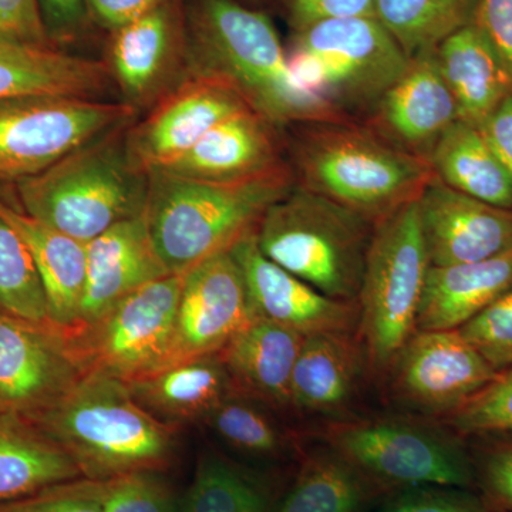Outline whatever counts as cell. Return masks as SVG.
I'll return each mask as SVG.
<instances>
[{
	"label": "cell",
	"instance_id": "1",
	"mask_svg": "<svg viewBox=\"0 0 512 512\" xmlns=\"http://www.w3.org/2000/svg\"><path fill=\"white\" fill-rule=\"evenodd\" d=\"M92 481L158 471L173 457L177 427L136 402L123 380L90 370L46 410L30 417Z\"/></svg>",
	"mask_w": 512,
	"mask_h": 512
},
{
	"label": "cell",
	"instance_id": "2",
	"mask_svg": "<svg viewBox=\"0 0 512 512\" xmlns=\"http://www.w3.org/2000/svg\"><path fill=\"white\" fill-rule=\"evenodd\" d=\"M147 171L144 220L157 255L175 275L256 231L266 211L292 190L279 168L229 183Z\"/></svg>",
	"mask_w": 512,
	"mask_h": 512
},
{
	"label": "cell",
	"instance_id": "3",
	"mask_svg": "<svg viewBox=\"0 0 512 512\" xmlns=\"http://www.w3.org/2000/svg\"><path fill=\"white\" fill-rule=\"evenodd\" d=\"M188 23L204 74L234 87L269 124L332 117L333 106L296 80L264 13L234 0H197Z\"/></svg>",
	"mask_w": 512,
	"mask_h": 512
},
{
	"label": "cell",
	"instance_id": "4",
	"mask_svg": "<svg viewBox=\"0 0 512 512\" xmlns=\"http://www.w3.org/2000/svg\"><path fill=\"white\" fill-rule=\"evenodd\" d=\"M96 138L42 173L16 181L26 214L76 241L99 237L144 214L148 171L117 133Z\"/></svg>",
	"mask_w": 512,
	"mask_h": 512
},
{
	"label": "cell",
	"instance_id": "5",
	"mask_svg": "<svg viewBox=\"0 0 512 512\" xmlns=\"http://www.w3.org/2000/svg\"><path fill=\"white\" fill-rule=\"evenodd\" d=\"M376 222L299 187L259 222L262 254L323 295L357 303Z\"/></svg>",
	"mask_w": 512,
	"mask_h": 512
},
{
	"label": "cell",
	"instance_id": "6",
	"mask_svg": "<svg viewBox=\"0 0 512 512\" xmlns=\"http://www.w3.org/2000/svg\"><path fill=\"white\" fill-rule=\"evenodd\" d=\"M430 268L416 200L376 222L360 286L359 336L373 372L386 373L417 332V313Z\"/></svg>",
	"mask_w": 512,
	"mask_h": 512
},
{
	"label": "cell",
	"instance_id": "7",
	"mask_svg": "<svg viewBox=\"0 0 512 512\" xmlns=\"http://www.w3.org/2000/svg\"><path fill=\"white\" fill-rule=\"evenodd\" d=\"M309 136L299 151L305 187L369 220L416 200L433 180L427 161L365 131L330 128Z\"/></svg>",
	"mask_w": 512,
	"mask_h": 512
},
{
	"label": "cell",
	"instance_id": "8",
	"mask_svg": "<svg viewBox=\"0 0 512 512\" xmlns=\"http://www.w3.org/2000/svg\"><path fill=\"white\" fill-rule=\"evenodd\" d=\"M322 440L380 491L441 485L476 488L473 460L441 427L420 417H375L329 424Z\"/></svg>",
	"mask_w": 512,
	"mask_h": 512
},
{
	"label": "cell",
	"instance_id": "9",
	"mask_svg": "<svg viewBox=\"0 0 512 512\" xmlns=\"http://www.w3.org/2000/svg\"><path fill=\"white\" fill-rule=\"evenodd\" d=\"M288 60L303 89L333 106L380 101L412 59L376 16H363L299 30Z\"/></svg>",
	"mask_w": 512,
	"mask_h": 512
},
{
	"label": "cell",
	"instance_id": "10",
	"mask_svg": "<svg viewBox=\"0 0 512 512\" xmlns=\"http://www.w3.org/2000/svg\"><path fill=\"white\" fill-rule=\"evenodd\" d=\"M181 286L183 275H165L128 293L92 325L67 332L84 370L130 383L178 362Z\"/></svg>",
	"mask_w": 512,
	"mask_h": 512
},
{
	"label": "cell",
	"instance_id": "11",
	"mask_svg": "<svg viewBox=\"0 0 512 512\" xmlns=\"http://www.w3.org/2000/svg\"><path fill=\"white\" fill-rule=\"evenodd\" d=\"M124 103L26 97L0 101V180L42 173L77 148L126 126Z\"/></svg>",
	"mask_w": 512,
	"mask_h": 512
},
{
	"label": "cell",
	"instance_id": "12",
	"mask_svg": "<svg viewBox=\"0 0 512 512\" xmlns=\"http://www.w3.org/2000/svg\"><path fill=\"white\" fill-rule=\"evenodd\" d=\"M390 400L410 416L444 419L498 372L460 330H417L387 369Z\"/></svg>",
	"mask_w": 512,
	"mask_h": 512
},
{
	"label": "cell",
	"instance_id": "13",
	"mask_svg": "<svg viewBox=\"0 0 512 512\" xmlns=\"http://www.w3.org/2000/svg\"><path fill=\"white\" fill-rule=\"evenodd\" d=\"M86 373L69 333L0 311V413L30 419Z\"/></svg>",
	"mask_w": 512,
	"mask_h": 512
},
{
	"label": "cell",
	"instance_id": "14",
	"mask_svg": "<svg viewBox=\"0 0 512 512\" xmlns=\"http://www.w3.org/2000/svg\"><path fill=\"white\" fill-rule=\"evenodd\" d=\"M247 284L252 312L303 338L357 333L359 306L323 295L262 254L255 231L229 248Z\"/></svg>",
	"mask_w": 512,
	"mask_h": 512
},
{
	"label": "cell",
	"instance_id": "15",
	"mask_svg": "<svg viewBox=\"0 0 512 512\" xmlns=\"http://www.w3.org/2000/svg\"><path fill=\"white\" fill-rule=\"evenodd\" d=\"M254 318L244 275L231 251L204 259L183 274L178 360L221 352Z\"/></svg>",
	"mask_w": 512,
	"mask_h": 512
},
{
	"label": "cell",
	"instance_id": "16",
	"mask_svg": "<svg viewBox=\"0 0 512 512\" xmlns=\"http://www.w3.org/2000/svg\"><path fill=\"white\" fill-rule=\"evenodd\" d=\"M430 266L470 264L512 248V210L431 180L417 198Z\"/></svg>",
	"mask_w": 512,
	"mask_h": 512
},
{
	"label": "cell",
	"instance_id": "17",
	"mask_svg": "<svg viewBox=\"0 0 512 512\" xmlns=\"http://www.w3.org/2000/svg\"><path fill=\"white\" fill-rule=\"evenodd\" d=\"M248 109L251 107L234 87L202 74L161 104L138 128L131 138V153L146 170L161 167L191 150L221 121Z\"/></svg>",
	"mask_w": 512,
	"mask_h": 512
},
{
	"label": "cell",
	"instance_id": "18",
	"mask_svg": "<svg viewBox=\"0 0 512 512\" xmlns=\"http://www.w3.org/2000/svg\"><path fill=\"white\" fill-rule=\"evenodd\" d=\"M84 248L86 276L77 329L92 325L128 293L170 274L154 249L144 215L114 225Z\"/></svg>",
	"mask_w": 512,
	"mask_h": 512
},
{
	"label": "cell",
	"instance_id": "19",
	"mask_svg": "<svg viewBox=\"0 0 512 512\" xmlns=\"http://www.w3.org/2000/svg\"><path fill=\"white\" fill-rule=\"evenodd\" d=\"M365 360L357 333L305 338L292 373L289 410L318 419H342L359 393Z\"/></svg>",
	"mask_w": 512,
	"mask_h": 512
},
{
	"label": "cell",
	"instance_id": "20",
	"mask_svg": "<svg viewBox=\"0 0 512 512\" xmlns=\"http://www.w3.org/2000/svg\"><path fill=\"white\" fill-rule=\"evenodd\" d=\"M113 72L106 63L49 45L0 37V101L26 97L100 100Z\"/></svg>",
	"mask_w": 512,
	"mask_h": 512
},
{
	"label": "cell",
	"instance_id": "21",
	"mask_svg": "<svg viewBox=\"0 0 512 512\" xmlns=\"http://www.w3.org/2000/svg\"><path fill=\"white\" fill-rule=\"evenodd\" d=\"M266 124L268 121L254 110L239 111L208 131L183 156L151 170L215 183L264 174L276 168L275 148Z\"/></svg>",
	"mask_w": 512,
	"mask_h": 512
},
{
	"label": "cell",
	"instance_id": "22",
	"mask_svg": "<svg viewBox=\"0 0 512 512\" xmlns=\"http://www.w3.org/2000/svg\"><path fill=\"white\" fill-rule=\"evenodd\" d=\"M303 340L299 333L255 316L218 353L237 392L289 410L292 373Z\"/></svg>",
	"mask_w": 512,
	"mask_h": 512
},
{
	"label": "cell",
	"instance_id": "23",
	"mask_svg": "<svg viewBox=\"0 0 512 512\" xmlns=\"http://www.w3.org/2000/svg\"><path fill=\"white\" fill-rule=\"evenodd\" d=\"M126 384L141 407L174 427L205 421L235 392L220 353L178 360Z\"/></svg>",
	"mask_w": 512,
	"mask_h": 512
},
{
	"label": "cell",
	"instance_id": "24",
	"mask_svg": "<svg viewBox=\"0 0 512 512\" xmlns=\"http://www.w3.org/2000/svg\"><path fill=\"white\" fill-rule=\"evenodd\" d=\"M512 288V248L483 261L430 266L417 330H457Z\"/></svg>",
	"mask_w": 512,
	"mask_h": 512
},
{
	"label": "cell",
	"instance_id": "25",
	"mask_svg": "<svg viewBox=\"0 0 512 512\" xmlns=\"http://www.w3.org/2000/svg\"><path fill=\"white\" fill-rule=\"evenodd\" d=\"M0 217L9 222L28 247L45 288L49 319L72 333L79 326V308L86 276V248L49 225L0 198Z\"/></svg>",
	"mask_w": 512,
	"mask_h": 512
},
{
	"label": "cell",
	"instance_id": "26",
	"mask_svg": "<svg viewBox=\"0 0 512 512\" xmlns=\"http://www.w3.org/2000/svg\"><path fill=\"white\" fill-rule=\"evenodd\" d=\"M434 50L413 57L403 76L380 99L384 126L412 148H433L460 119Z\"/></svg>",
	"mask_w": 512,
	"mask_h": 512
},
{
	"label": "cell",
	"instance_id": "27",
	"mask_svg": "<svg viewBox=\"0 0 512 512\" xmlns=\"http://www.w3.org/2000/svg\"><path fill=\"white\" fill-rule=\"evenodd\" d=\"M434 53L460 120L480 127L512 93L503 64L474 23L448 36Z\"/></svg>",
	"mask_w": 512,
	"mask_h": 512
},
{
	"label": "cell",
	"instance_id": "28",
	"mask_svg": "<svg viewBox=\"0 0 512 512\" xmlns=\"http://www.w3.org/2000/svg\"><path fill=\"white\" fill-rule=\"evenodd\" d=\"M82 477L76 463L33 421L0 413V504Z\"/></svg>",
	"mask_w": 512,
	"mask_h": 512
},
{
	"label": "cell",
	"instance_id": "29",
	"mask_svg": "<svg viewBox=\"0 0 512 512\" xmlns=\"http://www.w3.org/2000/svg\"><path fill=\"white\" fill-rule=\"evenodd\" d=\"M430 167L447 187L494 207L512 210V180L480 128L458 119L441 134Z\"/></svg>",
	"mask_w": 512,
	"mask_h": 512
},
{
	"label": "cell",
	"instance_id": "30",
	"mask_svg": "<svg viewBox=\"0 0 512 512\" xmlns=\"http://www.w3.org/2000/svg\"><path fill=\"white\" fill-rule=\"evenodd\" d=\"M379 493L359 468L322 440L303 457L295 483L275 512H362Z\"/></svg>",
	"mask_w": 512,
	"mask_h": 512
},
{
	"label": "cell",
	"instance_id": "31",
	"mask_svg": "<svg viewBox=\"0 0 512 512\" xmlns=\"http://www.w3.org/2000/svg\"><path fill=\"white\" fill-rule=\"evenodd\" d=\"M177 36V18L171 0L117 30L113 72L131 96L147 92L163 70Z\"/></svg>",
	"mask_w": 512,
	"mask_h": 512
},
{
	"label": "cell",
	"instance_id": "32",
	"mask_svg": "<svg viewBox=\"0 0 512 512\" xmlns=\"http://www.w3.org/2000/svg\"><path fill=\"white\" fill-rule=\"evenodd\" d=\"M477 0H376L375 15L409 59L473 23Z\"/></svg>",
	"mask_w": 512,
	"mask_h": 512
},
{
	"label": "cell",
	"instance_id": "33",
	"mask_svg": "<svg viewBox=\"0 0 512 512\" xmlns=\"http://www.w3.org/2000/svg\"><path fill=\"white\" fill-rule=\"evenodd\" d=\"M264 406L235 390L204 423L225 444L241 453L264 458L284 456L291 440Z\"/></svg>",
	"mask_w": 512,
	"mask_h": 512
},
{
	"label": "cell",
	"instance_id": "34",
	"mask_svg": "<svg viewBox=\"0 0 512 512\" xmlns=\"http://www.w3.org/2000/svg\"><path fill=\"white\" fill-rule=\"evenodd\" d=\"M0 311L50 323L49 306L35 262L16 229L0 217Z\"/></svg>",
	"mask_w": 512,
	"mask_h": 512
},
{
	"label": "cell",
	"instance_id": "35",
	"mask_svg": "<svg viewBox=\"0 0 512 512\" xmlns=\"http://www.w3.org/2000/svg\"><path fill=\"white\" fill-rule=\"evenodd\" d=\"M185 512H268L261 485L218 457L202 458Z\"/></svg>",
	"mask_w": 512,
	"mask_h": 512
},
{
	"label": "cell",
	"instance_id": "36",
	"mask_svg": "<svg viewBox=\"0 0 512 512\" xmlns=\"http://www.w3.org/2000/svg\"><path fill=\"white\" fill-rule=\"evenodd\" d=\"M441 421L458 436H512V367Z\"/></svg>",
	"mask_w": 512,
	"mask_h": 512
},
{
	"label": "cell",
	"instance_id": "37",
	"mask_svg": "<svg viewBox=\"0 0 512 512\" xmlns=\"http://www.w3.org/2000/svg\"><path fill=\"white\" fill-rule=\"evenodd\" d=\"M103 512H178L173 491L158 471H134L97 481Z\"/></svg>",
	"mask_w": 512,
	"mask_h": 512
},
{
	"label": "cell",
	"instance_id": "38",
	"mask_svg": "<svg viewBox=\"0 0 512 512\" xmlns=\"http://www.w3.org/2000/svg\"><path fill=\"white\" fill-rule=\"evenodd\" d=\"M458 330L495 372L512 367V288Z\"/></svg>",
	"mask_w": 512,
	"mask_h": 512
},
{
	"label": "cell",
	"instance_id": "39",
	"mask_svg": "<svg viewBox=\"0 0 512 512\" xmlns=\"http://www.w3.org/2000/svg\"><path fill=\"white\" fill-rule=\"evenodd\" d=\"M471 460L485 504L494 512H512V436H491Z\"/></svg>",
	"mask_w": 512,
	"mask_h": 512
},
{
	"label": "cell",
	"instance_id": "40",
	"mask_svg": "<svg viewBox=\"0 0 512 512\" xmlns=\"http://www.w3.org/2000/svg\"><path fill=\"white\" fill-rule=\"evenodd\" d=\"M377 512H494L478 491L471 488L427 487L407 488L390 498Z\"/></svg>",
	"mask_w": 512,
	"mask_h": 512
},
{
	"label": "cell",
	"instance_id": "41",
	"mask_svg": "<svg viewBox=\"0 0 512 512\" xmlns=\"http://www.w3.org/2000/svg\"><path fill=\"white\" fill-rule=\"evenodd\" d=\"M0 512H103L97 481H70L22 500L0 504Z\"/></svg>",
	"mask_w": 512,
	"mask_h": 512
},
{
	"label": "cell",
	"instance_id": "42",
	"mask_svg": "<svg viewBox=\"0 0 512 512\" xmlns=\"http://www.w3.org/2000/svg\"><path fill=\"white\" fill-rule=\"evenodd\" d=\"M473 23L493 47L512 83V0H477Z\"/></svg>",
	"mask_w": 512,
	"mask_h": 512
},
{
	"label": "cell",
	"instance_id": "43",
	"mask_svg": "<svg viewBox=\"0 0 512 512\" xmlns=\"http://www.w3.org/2000/svg\"><path fill=\"white\" fill-rule=\"evenodd\" d=\"M0 37L30 45H52L39 0H0Z\"/></svg>",
	"mask_w": 512,
	"mask_h": 512
},
{
	"label": "cell",
	"instance_id": "44",
	"mask_svg": "<svg viewBox=\"0 0 512 512\" xmlns=\"http://www.w3.org/2000/svg\"><path fill=\"white\" fill-rule=\"evenodd\" d=\"M376 0H289L296 30L326 20L375 15Z\"/></svg>",
	"mask_w": 512,
	"mask_h": 512
},
{
	"label": "cell",
	"instance_id": "45",
	"mask_svg": "<svg viewBox=\"0 0 512 512\" xmlns=\"http://www.w3.org/2000/svg\"><path fill=\"white\" fill-rule=\"evenodd\" d=\"M50 40L73 36L86 16V0H39Z\"/></svg>",
	"mask_w": 512,
	"mask_h": 512
},
{
	"label": "cell",
	"instance_id": "46",
	"mask_svg": "<svg viewBox=\"0 0 512 512\" xmlns=\"http://www.w3.org/2000/svg\"><path fill=\"white\" fill-rule=\"evenodd\" d=\"M512 180V93L478 127Z\"/></svg>",
	"mask_w": 512,
	"mask_h": 512
},
{
	"label": "cell",
	"instance_id": "47",
	"mask_svg": "<svg viewBox=\"0 0 512 512\" xmlns=\"http://www.w3.org/2000/svg\"><path fill=\"white\" fill-rule=\"evenodd\" d=\"M103 25L119 30L167 0H86Z\"/></svg>",
	"mask_w": 512,
	"mask_h": 512
}]
</instances>
